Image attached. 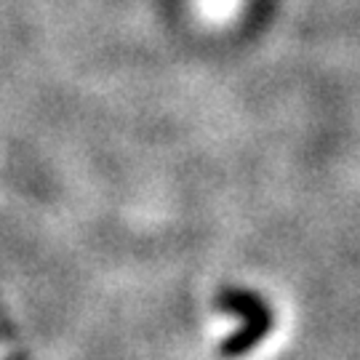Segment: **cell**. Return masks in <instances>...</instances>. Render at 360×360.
<instances>
[{"label":"cell","instance_id":"1","mask_svg":"<svg viewBox=\"0 0 360 360\" xmlns=\"http://www.w3.org/2000/svg\"><path fill=\"white\" fill-rule=\"evenodd\" d=\"M217 307L230 312V315H238L243 321L240 331H235V334H230L221 342L219 352L224 358H240L248 349L262 345V339L270 334L272 312L259 294H251L245 288H224L217 296Z\"/></svg>","mask_w":360,"mask_h":360}]
</instances>
